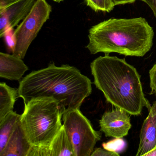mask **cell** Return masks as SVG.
<instances>
[{
	"label": "cell",
	"instance_id": "cell-1",
	"mask_svg": "<svg viewBox=\"0 0 156 156\" xmlns=\"http://www.w3.org/2000/svg\"><path fill=\"white\" fill-rule=\"evenodd\" d=\"M18 90V98H23L24 104L33 98H49L57 101L64 113L80 108L92 93V82L74 66H57L52 62L23 77Z\"/></svg>",
	"mask_w": 156,
	"mask_h": 156
},
{
	"label": "cell",
	"instance_id": "cell-2",
	"mask_svg": "<svg viewBox=\"0 0 156 156\" xmlns=\"http://www.w3.org/2000/svg\"><path fill=\"white\" fill-rule=\"evenodd\" d=\"M94 84L107 101L130 115H140L143 108H151L145 98L140 76L125 58L105 55L90 64Z\"/></svg>",
	"mask_w": 156,
	"mask_h": 156
},
{
	"label": "cell",
	"instance_id": "cell-3",
	"mask_svg": "<svg viewBox=\"0 0 156 156\" xmlns=\"http://www.w3.org/2000/svg\"><path fill=\"white\" fill-rule=\"evenodd\" d=\"M154 36L153 28L145 18H111L90 28L86 48L92 55L116 53L143 57L151 50Z\"/></svg>",
	"mask_w": 156,
	"mask_h": 156
},
{
	"label": "cell",
	"instance_id": "cell-4",
	"mask_svg": "<svg viewBox=\"0 0 156 156\" xmlns=\"http://www.w3.org/2000/svg\"><path fill=\"white\" fill-rule=\"evenodd\" d=\"M63 113L58 102L51 98H33L24 104L21 124L32 147H49L62 127Z\"/></svg>",
	"mask_w": 156,
	"mask_h": 156
},
{
	"label": "cell",
	"instance_id": "cell-5",
	"mask_svg": "<svg viewBox=\"0 0 156 156\" xmlns=\"http://www.w3.org/2000/svg\"><path fill=\"white\" fill-rule=\"evenodd\" d=\"M62 120L75 156H91L97 142L101 140V132L93 128L80 108L65 111Z\"/></svg>",
	"mask_w": 156,
	"mask_h": 156
},
{
	"label": "cell",
	"instance_id": "cell-6",
	"mask_svg": "<svg viewBox=\"0 0 156 156\" xmlns=\"http://www.w3.org/2000/svg\"><path fill=\"white\" fill-rule=\"evenodd\" d=\"M52 7L46 0H36L30 13L12 34V54L24 59L27 51L44 24L49 20Z\"/></svg>",
	"mask_w": 156,
	"mask_h": 156
},
{
	"label": "cell",
	"instance_id": "cell-7",
	"mask_svg": "<svg viewBox=\"0 0 156 156\" xmlns=\"http://www.w3.org/2000/svg\"><path fill=\"white\" fill-rule=\"evenodd\" d=\"M36 0H18L0 9V37L18 26L30 13Z\"/></svg>",
	"mask_w": 156,
	"mask_h": 156
},
{
	"label": "cell",
	"instance_id": "cell-8",
	"mask_svg": "<svg viewBox=\"0 0 156 156\" xmlns=\"http://www.w3.org/2000/svg\"><path fill=\"white\" fill-rule=\"evenodd\" d=\"M129 114L121 108L105 112L99 120L100 130L106 137L120 138L127 136L131 127Z\"/></svg>",
	"mask_w": 156,
	"mask_h": 156
},
{
	"label": "cell",
	"instance_id": "cell-9",
	"mask_svg": "<svg viewBox=\"0 0 156 156\" xmlns=\"http://www.w3.org/2000/svg\"><path fill=\"white\" fill-rule=\"evenodd\" d=\"M156 147V100L151 106L140 129V143L136 156H144Z\"/></svg>",
	"mask_w": 156,
	"mask_h": 156
},
{
	"label": "cell",
	"instance_id": "cell-10",
	"mask_svg": "<svg viewBox=\"0 0 156 156\" xmlns=\"http://www.w3.org/2000/svg\"><path fill=\"white\" fill-rule=\"evenodd\" d=\"M29 70L22 59L13 54L0 53V76L12 81H21Z\"/></svg>",
	"mask_w": 156,
	"mask_h": 156
},
{
	"label": "cell",
	"instance_id": "cell-11",
	"mask_svg": "<svg viewBox=\"0 0 156 156\" xmlns=\"http://www.w3.org/2000/svg\"><path fill=\"white\" fill-rule=\"evenodd\" d=\"M31 147L20 121L0 156H28Z\"/></svg>",
	"mask_w": 156,
	"mask_h": 156
},
{
	"label": "cell",
	"instance_id": "cell-12",
	"mask_svg": "<svg viewBox=\"0 0 156 156\" xmlns=\"http://www.w3.org/2000/svg\"><path fill=\"white\" fill-rule=\"evenodd\" d=\"M18 89L11 87L5 83H0V121L9 113L12 112L16 99Z\"/></svg>",
	"mask_w": 156,
	"mask_h": 156
},
{
	"label": "cell",
	"instance_id": "cell-13",
	"mask_svg": "<svg viewBox=\"0 0 156 156\" xmlns=\"http://www.w3.org/2000/svg\"><path fill=\"white\" fill-rule=\"evenodd\" d=\"M49 156H75L63 126L48 148Z\"/></svg>",
	"mask_w": 156,
	"mask_h": 156
},
{
	"label": "cell",
	"instance_id": "cell-14",
	"mask_svg": "<svg viewBox=\"0 0 156 156\" xmlns=\"http://www.w3.org/2000/svg\"><path fill=\"white\" fill-rule=\"evenodd\" d=\"M21 116V115L12 111L0 121V153L4 150L16 126L20 121Z\"/></svg>",
	"mask_w": 156,
	"mask_h": 156
},
{
	"label": "cell",
	"instance_id": "cell-15",
	"mask_svg": "<svg viewBox=\"0 0 156 156\" xmlns=\"http://www.w3.org/2000/svg\"><path fill=\"white\" fill-rule=\"evenodd\" d=\"M87 5L94 11L109 12L115 6L111 0H85Z\"/></svg>",
	"mask_w": 156,
	"mask_h": 156
},
{
	"label": "cell",
	"instance_id": "cell-16",
	"mask_svg": "<svg viewBox=\"0 0 156 156\" xmlns=\"http://www.w3.org/2000/svg\"><path fill=\"white\" fill-rule=\"evenodd\" d=\"M102 146L106 150L119 153L125 148L126 142L122 138H115L108 142H104L102 144Z\"/></svg>",
	"mask_w": 156,
	"mask_h": 156
},
{
	"label": "cell",
	"instance_id": "cell-17",
	"mask_svg": "<svg viewBox=\"0 0 156 156\" xmlns=\"http://www.w3.org/2000/svg\"><path fill=\"white\" fill-rule=\"evenodd\" d=\"M149 74L151 93L156 95V63L150 70Z\"/></svg>",
	"mask_w": 156,
	"mask_h": 156
},
{
	"label": "cell",
	"instance_id": "cell-18",
	"mask_svg": "<svg viewBox=\"0 0 156 156\" xmlns=\"http://www.w3.org/2000/svg\"><path fill=\"white\" fill-rule=\"evenodd\" d=\"M91 156H119V153L109 151L105 149L97 148L94 150Z\"/></svg>",
	"mask_w": 156,
	"mask_h": 156
},
{
	"label": "cell",
	"instance_id": "cell-19",
	"mask_svg": "<svg viewBox=\"0 0 156 156\" xmlns=\"http://www.w3.org/2000/svg\"><path fill=\"white\" fill-rule=\"evenodd\" d=\"M145 2L150 7L156 18V0H139Z\"/></svg>",
	"mask_w": 156,
	"mask_h": 156
},
{
	"label": "cell",
	"instance_id": "cell-20",
	"mask_svg": "<svg viewBox=\"0 0 156 156\" xmlns=\"http://www.w3.org/2000/svg\"><path fill=\"white\" fill-rule=\"evenodd\" d=\"M114 6L133 3L137 0H111Z\"/></svg>",
	"mask_w": 156,
	"mask_h": 156
},
{
	"label": "cell",
	"instance_id": "cell-21",
	"mask_svg": "<svg viewBox=\"0 0 156 156\" xmlns=\"http://www.w3.org/2000/svg\"><path fill=\"white\" fill-rule=\"evenodd\" d=\"M17 1L18 0H0V9L4 8Z\"/></svg>",
	"mask_w": 156,
	"mask_h": 156
},
{
	"label": "cell",
	"instance_id": "cell-22",
	"mask_svg": "<svg viewBox=\"0 0 156 156\" xmlns=\"http://www.w3.org/2000/svg\"><path fill=\"white\" fill-rule=\"evenodd\" d=\"M144 156H156V147L151 151L145 154Z\"/></svg>",
	"mask_w": 156,
	"mask_h": 156
},
{
	"label": "cell",
	"instance_id": "cell-23",
	"mask_svg": "<svg viewBox=\"0 0 156 156\" xmlns=\"http://www.w3.org/2000/svg\"><path fill=\"white\" fill-rule=\"evenodd\" d=\"M53 1L55 2H58V3H60V2H62L64 1V0H52Z\"/></svg>",
	"mask_w": 156,
	"mask_h": 156
}]
</instances>
